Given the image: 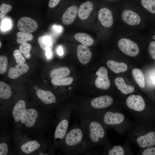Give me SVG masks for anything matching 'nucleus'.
I'll use <instances>...</instances> for the list:
<instances>
[{
  "label": "nucleus",
  "mask_w": 155,
  "mask_h": 155,
  "mask_svg": "<svg viewBox=\"0 0 155 155\" xmlns=\"http://www.w3.org/2000/svg\"><path fill=\"white\" fill-rule=\"evenodd\" d=\"M61 145L64 153L67 155L89 154L92 151L77 121L68 130Z\"/></svg>",
  "instance_id": "1"
},
{
  "label": "nucleus",
  "mask_w": 155,
  "mask_h": 155,
  "mask_svg": "<svg viewBox=\"0 0 155 155\" xmlns=\"http://www.w3.org/2000/svg\"><path fill=\"white\" fill-rule=\"evenodd\" d=\"M76 114L85 138L92 151L95 146L101 144L103 141L105 130L101 121L96 118L90 115Z\"/></svg>",
  "instance_id": "2"
},
{
  "label": "nucleus",
  "mask_w": 155,
  "mask_h": 155,
  "mask_svg": "<svg viewBox=\"0 0 155 155\" xmlns=\"http://www.w3.org/2000/svg\"><path fill=\"white\" fill-rule=\"evenodd\" d=\"M113 102V98L110 96H100L92 98L88 102L75 105L74 112L76 114H91L110 107Z\"/></svg>",
  "instance_id": "3"
},
{
  "label": "nucleus",
  "mask_w": 155,
  "mask_h": 155,
  "mask_svg": "<svg viewBox=\"0 0 155 155\" xmlns=\"http://www.w3.org/2000/svg\"><path fill=\"white\" fill-rule=\"evenodd\" d=\"M75 105L70 104L58 110V121L54 133L55 146L61 144L68 130L69 121Z\"/></svg>",
  "instance_id": "4"
},
{
  "label": "nucleus",
  "mask_w": 155,
  "mask_h": 155,
  "mask_svg": "<svg viewBox=\"0 0 155 155\" xmlns=\"http://www.w3.org/2000/svg\"><path fill=\"white\" fill-rule=\"evenodd\" d=\"M118 46L122 52L131 57L135 56L139 53V49L137 44L129 39L121 38L118 42Z\"/></svg>",
  "instance_id": "5"
},
{
  "label": "nucleus",
  "mask_w": 155,
  "mask_h": 155,
  "mask_svg": "<svg viewBox=\"0 0 155 155\" xmlns=\"http://www.w3.org/2000/svg\"><path fill=\"white\" fill-rule=\"evenodd\" d=\"M96 74L98 76L95 82L96 87L103 90L108 89L110 86L111 83L108 78L107 69L104 67H101L96 72Z\"/></svg>",
  "instance_id": "6"
},
{
  "label": "nucleus",
  "mask_w": 155,
  "mask_h": 155,
  "mask_svg": "<svg viewBox=\"0 0 155 155\" xmlns=\"http://www.w3.org/2000/svg\"><path fill=\"white\" fill-rule=\"evenodd\" d=\"M17 26L20 31L30 33L36 30L38 25L34 20L29 17H24L18 20Z\"/></svg>",
  "instance_id": "7"
},
{
  "label": "nucleus",
  "mask_w": 155,
  "mask_h": 155,
  "mask_svg": "<svg viewBox=\"0 0 155 155\" xmlns=\"http://www.w3.org/2000/svg\"><path fill=\"white\" fill-rule=\"evenodd\" d=\"M126 104L129 108L137 111H141L145 108V104L142 97L140 95H131L127 98Z\"/></svg>",
  "instance_id": "8"
},
{
  "label": "nucleus",
  "mask_w": 155,
  "mask_h": 155,
  "mask_svg": "<svg viewBox=\"0 0 155 155\" xmlns=\"http://www.w3.org/2000/svg\"><path fill=\"white\" fill-rule=\"evenodd\" d=\"M38 113L33 108H28L25 110L21 119V122L27 127H33L35 124Z\"/></svg>",
  "instance_id": "9"
},
{
  "label": "nucleus",
  "mask_w": 155,
  "mask_h": 155,
  "mask_svg": "<svg viewBox=\"0 0 155 155\" xmlns=\"http://www.w3.org/2000/svg\"><path fill=\"white\" fill-rule=\"evenodd\" d=\"M121 18L123 22L130 26L137 25L141 22V18L139 15L129 9H126L123 11L121 14Z\"/></svg>",
  "instance_id": "10"
},
{
  "label": "nucleus",
  "mask_w": 155,
  "mask_h": 155,
  "mask_svg": "<svg viewBox=\"0 0 155 155\" xmlns=\"http://www.w3.org/2000/svg\"><path fill=\"white\" fill-rule=\"evenodd\" d=\"M98 18L101 24L104 26L108 28L113 23V18L111 11L106 8H102L99 11Z\"/></svg>",
  "instance_id": "11"
},
{
  "label": "nucleus",
  "mask_w": 155,
  "mask_h": 155,
  "mask_svg": "<svg viewBox=\"0 0 155 155\" xmlns=\"http://www.w3.org/2000/svg\"><path fill=\"white\" fill-rule=\"evenodd\" d=\"M77 54L79 61L83 65L89 63L91 59L92 53L87 46L83 44L78 45L77 48Z\"/></svg>",
  "instance_id": "12"
},
{
  "label": "nucleus",
  "mask_w": 155,
  "mask_h": 155,
  "mask_svg": "<svg viewBox=\"0 0 155 155\" xmlns=\"http://www.w3.org/2000/svg\"><path fill=\"white\" fill-rule=\"evenodd\" d=\"M78 9L76 5H72L68 8L64 13L62 18V21L65 25L72 23L78 13Z\"/></svg>",
  "instance_id": "13"
},
{
  "label": "nucleus",
  "mask_w": 155,
  "mask_h": 155,
  "mask_svg": "<svg viewBox=\"0 0 155 155\" xmlns=\"http://www.w3.org/2000/svg\"><path fill=\"white\" fill-rule=\"evenodd\" d=\"M139 146L142 148L153 146L155 145V132L150 131L146 134L140 136L137 140Z\"/></svg>",
  "instance_id": "14"
},
{
  "label": "nucleus",
  "mask_w": 155,
  "mask_h": 155,
  "mask_svg": "<svg viewBox=\"0 0 155 155\" xmlns=\"http://www.w3.org/2000/svg\"><path fill=\"white\" fill-rule=\"evenodd\" d=\"M36 94L37 97L44 104H51L56 102V97L50 91L38 89L36 91Z\"/></svg>",
  "instance_id": "15"
},
{
  "label": "nucleus",
  "mask_w": 155,
  "mask_h": 155,
  "mask_svg": "<svg viewBox=\"0 0 155 155\" xmlns=\"http://www.w3.org/2000/svg\"><path fill=\"white\" fill-rule=\"evenodd\" d=\"M29 69V67L26 64H18L15 67L10 68L8 72V75L9 78L15 79L21 75L27 72Z\"/></svg>",
  "instance_id": "16"
},
{
  "label": "nucleus",
  "mask_w": 155,
  "mask_h": 155,
  "mask_svg": "<svg viewBox=\"0 0 155 155\" xmlns=\"http://www.w3.org/2000/svg\"><path fill=\"white\" fill-rule=\"evenodd\" d=\"M26 109V104L22 100H19L14 105L12 113L15 121L17 122L21 120L23 113Z\"/></svg>",
  "instance_id": "17"
},
{
  "label": "nucleus",
  "mask_w": 155,
  "mask_h": 155,
  "mask_svg": "<svg viewBox=\"0 0 155 155\" xmlns=\"http://www.w3.org/2000/svg\"><path fill=\"white\" fill-rule=\"evenodd\" d=\"M93 8L92 3L90 1H86L81 5L78 11L79 18L82 20L87 19Z\"/></svg>",
  "instance_id": "18"
},
{
  "label": "nucleus",
  "mask_w": 155,
  "mask_h": 155,
  "mask_svg": "<svg viewBox=\"0 0 155 155\" xmlns=\"http://www.w3.org/2000/svg\"><path fill=\"white\" fill-rule=\"evenodd\" d=\"M114 82L118 89L124 94H128L133 92L135 90L134 87L132 86L127 85L123 78L121 77L116 78Z\"/></svg>",
  "instance_id": "19"
},
{
  "label": "nucleus",
  "mask_w": 155,
  "mask_h": 155,
  "mask_svg": "<svg viewBox=\"0 0 155 155\" xmlns=\"http://www.w3.org/2000/svg\"><path fill=\"white\" fill-rule=\"evenodd\" d=\"M106 65L111 70L116 73L125 72L128 68L127 66L125 63H119L113 60L108 61Z\"/></svg>",
  "instance_id": "20"
},
{
  "label": "nucleus",
  "mask_w": 155,
  "mask_h": 155,
  "mask_svg": "<svg viewBox=\"0 0 155 155\" xmlns=\"http://www.w3.org/2000/svg\"><path fill=\"white\" fill-rule=\"evenodd\" d=\"M40 146V145L37 141L32 140L23 144L21 146V149L23 152L28 154L38 149Z\"/></svg>",
  "instance_id": "21"
},
{
  "label": "nucleus",
  "mask_w": 155,
  "mask_h": 155,
  "mask_svg": "<svg viewBox=\"0 0 155 155\" xmlns=\"http://www.w3.org/2000/svg\"><path fill=\"white\" fill-rule=\"evenodd\" d=\"M74 37L75 39L83 45L87 46H90L93 44L94 40L90 35L83 33L76 34Z\"/></svg>",
  "instance_id": "22"
},
{
  "label": "nucleus",
  "mask_w": 155,
  "mask_h": 155,
  "mask_svg": "<svg viewBox=\"0 0 155 155\" xmlns=\"http://www.w3.org/2000/svg\"><path fill=\"white\" fill-rule=\"evenodd\" d=\"M70 73V71L68 68L62 67L52 70L50 73V76L53 79L60 78L67 76Z\"/></svg>",
  "instance_id": "23"
},
{
  "label": "nucleus",
  "mask_w": 155,
  "mask_h": 155,
  "mask_svg": "<svg viewBox=\"0 0 155 155\" xmlns=\"http://www.w3.org/2000/svg\"><path fill=\"white\" fill-rule=\"evenodd\" d=\"M38 42L41 48L45 51L51 50L53 45L51 38L46 36H39L38 39Z\"/></svg>",
  "instance_id": "24"
},
{
  "label": "nucleus",
  "mask_w": 155,
  "mask_h": 155,
  "mask_svg": "<svg viewBox=\"0 0 155 155\" xmlns=\"http://www.w3.org/2000/svg\"><path fill=\"white\" fill-rule=\"evenodd\" d=\"M132 73L135 81L142 88H144L145 86V78L144 74L140 69L135 68L132 71Z\"/></svg>",
  "instance_id": "25"
},
{
  "label": "nucleus",
  "mask_w": 155,
  "mask_h": 155,
  "mask_svg": "<svg viewBox=\"0 0 155 155\" xmlns=\"http://www.w3.org/2000/svg\"><path fill=\"white\" fill-rule=\"evenodd\" d=\"M11 94V91L10 86L7 84L0 82V97L1 98L6 99L9 98Z\"/></svg>",
  "instance_id": "26"
},
{
  "label": "nucleus",
  "mask_w": 155,
  "mask_h": 155,
  "mask_svg": "<svg viewBox=\"0 0 155 155\" xmlns=\"http://www.w3.org/2000/svg\"><path fill=\"white\" fill-rule=\"evenodd\" d=\"M16 36V41L18 44L26 43L28 41H30L33 38V36L31 34L22 32H18Z\"/></svg>",
  "instance_id": "27"
},
{
  "label": "nucleus",
  "mask_w": 155,
  "mask_h": 155,
  "mask_svg": "<svg viewBox=\"0 0 155 155\" xmlns=\"http://www.w3.org/2000/svg\"><path fill=\"white\" fill-rule=\"evenodd\" d=\"M73 79L71 77L62 78L59 79L52 78L51 80L52 84L55 86H67L71 84Z\"/></svg>",
  "instance_id": "28"
},
{
  "label": "nucleus",
  "mask_w": 155,
  "mask_h": 155,
  "mask_svg": "<svg viewBox=\"0 0 155 155\" xmlns=\"http://www.w3.org/2000/svg\"><path fill=\"white\" fill-rule=\"evenodd\" d=\"M143 7L152 13L155 14V0H142Z\"/></svg>",
  "instance_id": "29"
},
{
  "label": "nucleus",
  "mask_w": 155,
  "mask_h": 155,
  "mask_svg": "<svg viewBox=\"0 0 155 155\" xmlns=\"http://www.w3.org/2000/svg\"><path fill=\"white\" fill-rule=\"evenodd\" d=\"M31 49V45L28 43L21 44L19 46V49L25 58L29 59L30 57V51Z\"/></svg>",
  "instance_id": "30"
},
{
  "label": "nucleus",
  "mask_w": 155,
  "mask_h": 155,
  "mask_svg": "<svg viewBox=\"0 0 155 155\" xmlns=\"http://www.w3.org/2000/svg\"><path fill=\"white\" fill-rule=\"evenodd\" d=\"M7 67V59L4 55L0 56V73L3 74L5 72Z\"/></svg>",
  "instance_id": "31"
},
{
  "label": "nucleus",
  "mask_w": 155,
  "mask_h": 155,
  "mask_svg": "<svg viewBox=\"0 0 155 155\" xmlns=\"http://www.w3.org/2000/svg\"><path fill=\"white\" fill-rule=\"evenodd\" d=\"M124 152L122 147L120 146H116L113 147L108 151V155H123Z\"/></svg>",
  "instance_id": "32"
},
{
  "label": "nucleus",
  "mask_w": 155,
  "mask_h": 155,
  "mask_svg": "<svg viewBox=\"0 0 155 155\" xmlns=\"http://www.w3.org/2000/svg\"><path fill=\"white\" fill-rule=\"evenodd\" d=\"M21 52L18 49L15 50L13 55L16 63L18 64H22L25 63L26 60L21 54Z\"/></svg>",
  "instance_id": "33"
},
{
  "label": "nucleus",
  "mask_w": 155,
  "mask_h": 155,
  "mask_svg": "<svg viewBox=\"0 0 155 155\" xmlns=\"http://www.w3.org/2000/svg\"><path fill=\"white\" fill-rule=\"evenodd\" d=\"M12 9L11 5L9 4L3 3L0 7V18H3Z\"/></svg>",
  "instance_id": "34"
},
{
  "label": "nucleus",
  "mask_w": 155,
  "mask_h": 155,
  "mask_svg": "<svg viewBox=\"0 0 155 155\" xmlns=\"http://www.w3.org/2000/svg\"><path fill=\"white\" fill-rule=\"evenodd\" d=\"M148 50L151 58L155 60V41H152L149 44Z\"/></svg>",
  "instance_id": "35"
},
{
  "label": "nucleus",
  "mask_w": 155,
  "mask_h": 155,
  "mask_svg": "<svg viewBox=\"0 0 155 155\" xmlns=\"http://www.w3.org/2000/svg\"><path fill=\"white\" fill-rule=\"evenodd\" d=\"M11 25V24L10 20L5 19L3 20L2 23L1 28L3 30H7L10 28Z\"/></svg>",
  "instance_id": "36"
},
{
  "label": "nucleus",
  "mask_w": 155,
  "mask_h": 155,
  "mask_svg": "<svg viewBox=\"0 0 155 155\" xmlns=\"http://www.w3.org/2000/svg\"><path fill=\"white\" fill-rule=\"evenodd\" d=\"M8 152V146L7 144L4 143L0 144V155H6Z\"/></svg>",
  "instance_id": "37"
},
{
  "label": "nucleus",
  "mask_w": 155,
  "mask_h": 155,
  "mask_svg": "<svg viewBox=\"0 0 155 155\" xmlns=\"http://www.w3.org/2000/svg\"><path fill=\"white\" fill-rule=\"evenodd\" d=\"M142 155H155V147L148 148L143 152Z\"/></svg>",
  "instance_id": "38"
},
{
  "label": "nucleus",
  "mask_w": 155,
  "mask_h": 155,
  "mask_svg": "<svg viewBox=\"0 0 155 155\" xmlns=\"http://www.w3.org/2000/svg\"><path fill=\"white\" fill-rule=\"evenodd\" d=\"M61 0H49L48 6L50 8H53L56 7L59 3Z\"/></svg>",
  "instance_id": "39"
},
{
  "label": "nucleus",
  "mask_w": 155,
  "mask_h": 155,
  "mask_svg": "<svg viewBox=\"0 0 155 155\" xmlns=\"http://www.w3.org/2000/svg\"><path fill=\"white\" fill-rule=\"evenodd\" d=\"M57 54L60 56H62L64 54L63 49L61 46H59L57 48Z\"/></svg>",
  "instance_id": "40"
},
{
  "label": "nucleus",
  "mask_w": 155,
  "mask_h": 155,
  "mask_svg": "<svg viewBox=\"0 0 155 155\" xmlns=\"http://www.w3.org/2000/svg\"><path fill=\"white\" fill-rule=\"evenodd\" d=\"M45 55L48 59H51L52 56V52L51 51V50H48L46 51Z\"/></svg>",
  "instance_id": "41"
},
{
  "label": "nucleus",
  "mask_w": 155,
  "mask_h": 155,
  "mask_svg": "<svg viewBox=\"0 0 155 155\" xmlns=\"http://www.w3.org/2000/svg\"><path fill=\"white\" fill-rule=\"evenodd\" d=\"M53 28L57 32H59L61 30L62 28L61 26H54Z\"/></svg>",
  "instance_id": "42"
},
{
  "label": "nucleus",
  "mask_w": 155,
  "mask_h": 155,
  "mask_svg": "<svg viewBox=\"0 0 155 155\" xmlns=\"http://www.w3.org/2000/svg\"><path fill=\"white\" fill-rule=\"evenodd\" d=\"M152 81L153 83L155 84V73L154 76L152 78Z\"/></svg>",
  "instance_id": "43"
},
{
  "label": "nucleus",
  "mask_w": 155,
  "mask_h": 155,
  "mask_svg": "<svg viewBox=\"0 0 155 155\" xmlns=\"http://www.w3.org/2000/svg\"><path fill=\"white\" fill-rule=\"evenodd\" d=\"M0 48H1V42H0Z\"/></svg>",
  "instance_id": "44"
}]
</instances>
